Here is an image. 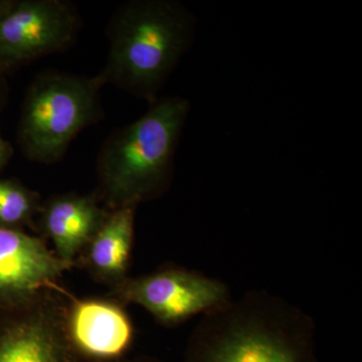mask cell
Masks as SVG:
<instances>
[{
    "mask_svg": "<svg viewBox=\"0 0 362 362\" xmlns=\"http://www.w3.org/2000/svg\"><path fill=\"white\" fill-rule=\"evenodd\" d=\"M181 362H319L315 322L284 298L252 290L201 317Z\"/></svg>",
    "mask_w": 362,
    "mask_h": 362,
    "instance_id": "1",
    "label": "cell"
},
{
    "mask_svg": "<svg viewBox=\"0 0 362 362\" xmlns=\"http://www.w3.org/2000/svg\"><path fill=\"white\" fill-rule=\"evenodd\" d=\"M197 20L176 0H130L116 9L107 25L109 54L95 76L149 104L194 42Z\"/></svg>",
    "mask_w": 362,
    "mask_h": 362,
    "instance_id": "2",
    "label": "cell"
},
{
    "mask_svg": "<svg viewBox=\"0 0 362 362\" xmlns=\"http://www.w3.org/2000/svg\"><path fill=\"white\" fill-rule=\"evenodd\" d=\"M149 105L144 115L112 133L100 150L96 197L108 211L159 199L173 182L190 103L173 96Z\"/></svg>",
    "mask_w": 362,
    "mask_h": 362,
    "instance_id": "3",
    "label": "cell"
},
{
    "mask_svg": "<svg viewBox=\"0 0 362 362\" xmlns=\"http://www.w3.org/2000/svg\"><path fill=\"white\" fill-rule=\"evenodd\" d=\"M96 78L45 71L26 90L18 140L30 160L52 164L65 156L71 143L104 117Z\"/></svg>",
    "mask_w": 362,
    "mask_h": 362,
    "instance_id": "4",
    "label": "cell"
},
{
    "mask_svg": "<svg viewBox=\"0 0 362 362\" xmlns=\"http://www.w3.org/2000/svg\"><path fill=\"white\" fill-rule=\"evenodd\" d=\"M112 299L148 311L156 322L175 327L232 300L225 283L182 267H163L152 273L129 277L111 288Z\"/></svg>",
    "mask_w": 362,
    "mask_h": 362,
    "instance_id": "5",
    "label": "cell"
},
{
    "mask_svg": "<svg viewBox=\"0 0 362 362\" xmlns=\"http://www.w3.org/2000/svg\"><path fill=\"white\" fill-rule=\"evenodd\" d=\"M80 28V16L70 2L0 0V73L64 51Z\"/></svg>",
    "mask_w": 362,
    "mask_h": 362,
    "instance_id": "6",
    "label": "cell"
},
{
    "mask_svg": "<svg viewBox=\"0 0 362 362\" xmlns=\"http://www.w3.org/2000/svg\"><path fill=\"white\" fill-rule=\"evenodd\" d=\"M62 288L0 309V362H78L66 331Z\"/></svg>",
    "mask_w": 362,
    "mask_h": 362,
    "instance_id": "7",
    "label": "cell"
},
{
    "mask_svg": "<svg viewBox=\"0 0 362 362\" xmlns=\"http://www.w3.org/2000/svg\"><path fill=\"white\" fill-rule=\"evenodd\" d=\"M71 268L40 238L0 226V309L58 287L57 281Z\"/></svg>",
    "mask_w": 362,
    "mask_h": 362,
    "instance_id": "8",
    "label": "cell"
},
{
    "mask_svg": "<svg viewBox=\"0 0 362 362\" xmlns=\"http://www.w3.org/2000/svg\"><path fill=\"white\" fill-rule=\"evenodd\" d=\"M66 331L78 361L110 362L129 356L134 327L114 299H78L66 303Z\"/></svg>",
    "mask_w": 362,
    "mask_h": 362,
    "instance_id": "9",
    "label": "cell"
},
{
    "mask_svg": "<svg viewBox=\"0 0 362 362\" xmlns=\"http://www.w3.org/2000/svg\"><path fill=\"white\" fill-rule=\"evenodd\" d=\"M108 214L96 194H66L42 202L37 218L40 230L52 240L57 257L75 267Z\"/></svg>",
    "mask_w": 362,
    "mask_h": 362,
    "instance_id": "10",
    "label": "cell"
},
{
    "mask_svg": "<svg viewBox=\"0 0 362 362\" xmlns=\"http://www.w3.org/2000/svg\"><path fill=\"white\" fill-rule=\"evenodd\" d=\"M137 207L126 206L109 211L103 225L76 262L94 280L110 289L128 277Z\"/></svg>",
    "mask_w": 362,
    "mask_h": 362,
    "instance_id": "11",
    "label": "cell"
},
{
    "mask_svg": "<svg viewBox=\"0 0 362 362\" xmlns=\"http://www.w3.org/2000/svg\"><path fill=\"white\" fill-rule=\"evenodd\" d=\"M35 190L18 181L0 178V226L23 228L35 223L42 209Z\"/></svg>",
    "mask_w": 362,
    "mask_h": 362,
    "instance_id": "12",
    "label": "cell"
},
{
    "mask_svg": "<svg viewBox=\"0 0 362 362\" xmlns=\"http://www.w3.org/2000/svg\"><path fill=\"white\" fill-rule=\"evenodd\" d=\"M13 148L11 143L7 142L4 137H2L1 132H0V169L4 168L8 161L13 157Z\"/></svg>",
    "mask_w": 362,
    "mask_h": 362,
    "instance_id": "13",
    "label": "cell"
},
{
    "mask_svg": "<svg viewBox=\"0 0 362 362\" xmlns=\"http://www.w3.org/2000/svg\"><path fill=\"white\" fill-rule=\"evenodd\" d=\"M84 362V361H78ZM110 362H164L160 359L156 358V357L149 356H126L124 358L119 359V361H110Z\"/></svg>",
    "mask_w": 362,
    "mask_h": 362,
    "instance_id": "14",
    "label": "cell"
},
{
    "mask_svg": "<svg viewBox=\"0 0 362 362\" xmlns=\"http://www.w3.org/2000/svg\"><path fill=\"white\" fill-rule=\"evenodd\" d=\"M7 97H8V87H7L4 75L0 73V111L6 103Z\"/></svg>",
    "mask_w": 362,
    "mask_h": 362,
    "instance_id": "15",
    "label": "cell"
}]
</instances>
